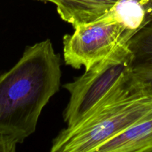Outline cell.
<instances>
[{
  "mask_svg": "<svg viewBox=\"0 0 152 152\" xmlns=\"http://www.w3.org/2000/svg\"><path fill=\"white\" fill-rule=\"evenodd\" d=\"M61 74L60 56L50 39L28 46L0 74V133L18 143L34 133L43 108L59 91Z\"/></svg>",
  "mask_w": 152,
  "mask_h": 152,
  "instance_id": "1",
  "label": "cell"
},
{
  "mask_svg": "<svg viewBox=\"0 0 152 152\" xmlns=\"http://www.w3.org/2000/svg\"><path fill=\"white\" fill-rule=\"evenodd\" d=\"M152 114V94L132 81L77 126L52 142L51 152H96L100 145Z\"/></svg>",
  "mask_w": 152,
  "mask_h": 152,
  "instance_id": "2",
  "label": "cell"
},
{
  "mask_svg": "<svg viewBox=\"0 0 152 152\" xmlns=\"http://www.w3.org/2000/svg\"><path fill=\"white\" fill-rule=\"evenodd\" d=\"M133 53L127 43L120 44L105 59L86 69L81 77L64 86L70 99L64 113L73 127L126 87L134 77Z\"/></svg>",
  "mask_w": 152,
  "mask_h": 152,
  "instance_id": "3",
  "label": "cell"
},
{
  "mask_svg": "<svg viewBox=\"0 0 152 152\" xmlns=\"http://www.w3.org/2000/svg\"><path fill=\"white\" fill-rule=\"evenodd\" d=\"M132 39L124 27L106 17L74 28L63 37L65 64L75 69H88L108 56L119 45Z\"/></svg>",
  "mask_w": 152,
  "mask_h": 152,
  "instance_id": "4",
  "label": "cell"
},
{
  "mask_svg": "<svg viewBox=\"0 0 152 152\" xmlns=\"http://www.w3.org/2000/svg\"><path fill=\"white\" fill-rule=\"evenodd\" d=\"M56 6L61 19L74 28L95 22L108 14L118 0H38Z\"/></svg>",
  "mask_w": 152,
  "mask_h": 152,
  "instance_id": "5",
  "label": "cell"
},
{
  "mask_svg": "<svg viewBox=\"0 0 152 152\" xmlns=\"http://www.w3.org/2000/svg\"><path fill=\"white\" fill-rule=\"evenodd\" d=\"M152 152V114L102 144L96 152Z\"/></svg>",
  "mask_w": 152,
  "mask_h": 152,
  "instance_id": "6",
  "label": "cell"
},
{
  "mask_svg": "<svg viewBox=\"0 0 152 152\" xmlns=\"http://www.w3.org/2000/svg\"><path fill=\"white\" fill-rule=\"evenodd\" d=\"M105 17L123 25L132 38L152 20V0H118Z\"/></svg>",
  "mask_w": 152,
  "mask_h": 152,
  "instance_id": "7",
  "label": "cell"
},
{
  "mask_svg": "<svg viewBox=\"0 0 152 152\" xmlns=\"http://www.w3.org/2000/svg\"><path fill=\"white\" fill-rule=\"evenodd\" d=\"M133 53L134 68L152 62V20L127 43Z\"/></svg>",
  "mask_w": 152,
  "mask_h": 152,
  "instance_id": "8",
  "label": "cell"
},
{
  "mask_svg": "<svg viewBox=\"0 0 152 152\" xmlns=\"http://www.w3.org/2000/svg\"><path fill=\"white\" fill-rule=\"evenodd\" d=\"M133 71L142 88L152 94V62L134 67Z\"/></svg>",
  "mask_w": 152,
  "mask_h": 152,
  "instance_id": "9",
  "label": "cell"
},
{
  "mask_svg": "<svg viewBox=\"0 0 152 152\" xmlns=\"http://www.w3.org/2000/svg\"><path fill=\"white\" fill-rule=\"evenodd\" d=\"M18 142L11 136L0 133V152H13L16 151Z\"/></svg>",
  "mask_w": 152,
  "mask_h": 152,
  "instance_id": "10",
  "label": "cell"
}]
</instances>
